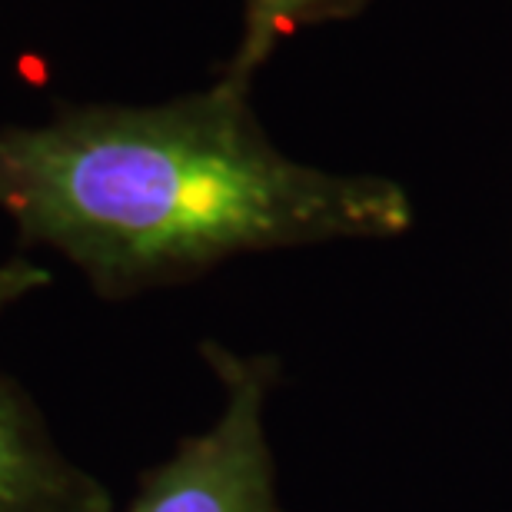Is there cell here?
<instances>
[{"mask_svg":"<svg viewBox=\"0 0 512 512\" xmlns=\"http://www.w3.org/2000/svg\"><path fill=\"white\" fill-rule=\"evenodd\" d=\"M0 512H114V496L50 433L34 396L0 370Z\"/></svg>","mask_w":512,"mask_h":512,"instance_id":"obj_3","label":"cell"},{"mask_svg":"<svg viewBox=\"0 0 512 512\" xmlns=\"http://www.w3.org/2000/svg\"><path fill=\"white\" fill-rule=\"evenodd\" d=\"M200 353L220 386L217 416L140 476L124 512H283L266 433L280 363L223 343H203Z\"/></svg>","mask_w":512,"mask_h":512,"instance_id":"obj_2","label":"cell"},{"mask_svg":"<svg viewBox=\"0 0 512 512\" xmlns=\"http://www.w3.org/2000/svg\"><path fill=\"white\" fill-rule=\"evenodd\" d=\"M370 0H243V34L223 74L253 84L256 70L306 27L350 20Z\"/></svg>","mask_w":512,"mask_h":512,"instance_id":"obj_4","label":"cell"},{"mask_svg":"<svg viewBox=\"0 0 512 512\" xmlns=\"http://www.w3.org/2000/svg\"><path fill=\"white\" fill-rule=\"evenodd\" d=\"M250 87L220 74L163 104H90L0 127V213L100 300L197 280L237 256L413 227L403 183L286 157Z\"/></svg>","mask_w":512,"mask_h":512,"instance_id":"obj_1","label":"cell"},{"mask_svg":"<svg viewBox=\"0 0 512 512\" xmlns=\"http://www.w3.org/2000/svg\"><path fill=\"white\" fill-rule=\"evenodd\" d=\"M50 286V270L30 260H4L0 263V316H7L17 303L30 300L34 293Z\"/></svg>","mask_w":512,"mask_h":512,"instance_id":"obj_5","label":"cell"}]
</instances>
